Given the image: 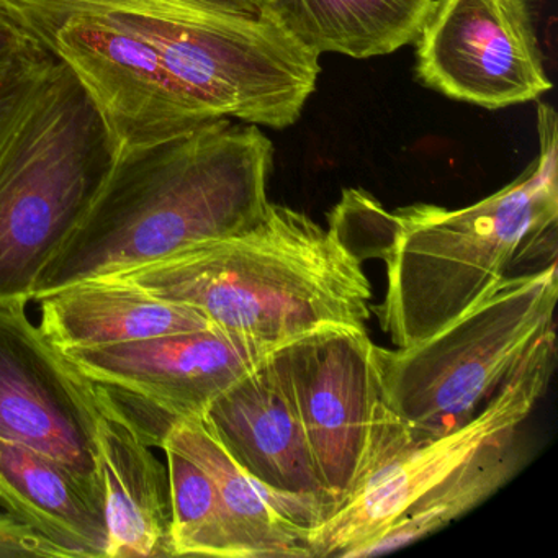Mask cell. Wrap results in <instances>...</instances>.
I'll list each match as a JSON object with an SVG mask.
<instances>
[{
    "instance_id": "6da1fadb",
    "label": "cell",
    "mask_w": 558,
    "mask_h": 558,
    "mask_svg": "<svg viewBox=\"0 0 558 558\" xmlns=\"http://www.w3.org/2000/svg\"><path fill=\"white\" fill-rule=\"evenodd\" d=\"M272 165L269 136L230 119L125 149L80 230L41 272L34 300L250 230L269 205Z\"/></svg>"
},
{
    "instance_id": "7a4b0ae2",
    "label": "cell",
    "mask_w": 558,
    "mask_h": 558,
    "mask_svg": "<svg viewBox=\"0 0 558 558\" xmlns=\"http://www.w3.org/2000/svg\"><path fill=\"white\" fill-rule=\"evenodd\" d=\"M272 352L325 326L365 329L372 289L335 227L269 202L250 230L117 274Z\"/></svg>"
},
{
    "instance_id": "3957f363",
    "label": "cell",
    "mask_w": 558,
    "mask_h": 558,
    "mask_svg": "<svg viewBox=\"0 0 558 558\" xmlns=\"http://www.w3.org/2000/svg\"><path fill=\"white\" fill-rule=\"evenodd\" d=\"M538 156L511 184L459 210L413 205L390 214L378 256L387 292L381 329L397 349L411 348L478 305L524 250L555 233L558 218V119L537 107Z\"/></svg>"
},
{
    "instance_id": "277c9868",
    "label": "cell",
    "mask_w": 558,
    "mask_h": 558,
    "mask_svg": "<svg viewBox=\"0 0 558 558\" xmlns=\"http://www.w3.org/2000/svg\"><path fill=\"white\" fill-rule=\"evenodd\" d=\"M119 155L99 107L57 58L0 153V302L34 300Z\"/></svg>"
},
{
    "instance_id": "5b68a950",
    "label": "cell",
    "mask_w": 558,
    "mask_h": 558,
    "mask_svg": "<svg viewBox=\"0 0 558 558\" xmlns=\"http://www.w3.org/2000/svg\"><path fill=\"white\" fill-rule=\"evenodd\" d=\"M106 15L155 54L202 123L289 129L322 73L319 57L272 19L231 11L220 0H116Z\"/></svg>"
},
{
    "instance_id": "8992f818",
    "label": "cell",
    "mask_w": 558,
    "mask_h": 558,
    "mask_svg": "<svg viewBox=\"0 0 558 558\" xmlns=\"http://www.w3.org/2000/svg\"><path fill=\"white\" fill-rule=\"evenodd\" d=\"M557 263L506 277L478 305L411 348H375L381 397L410 447L472 420L554 328Z\"/></svg>"
},
{
    "instance_id": "52a82bcc",
    "label": "cell",
    "mask_w": 558,
    "mask_h": 558,
    "mask_svg": "<svg viewBox=\"0 0 558 558\" xmlns=\"http://www.w3.org/2000/svg\"><path fill=\"white\" fill-rule=\"evenodd\" d=\"M375 348L365 329L332 325L267 355L299 416L335 512L378 466L410 447L407 429L381 397Z\"/></svg>"
},
{
    "instance_id": "ba28073f",
    "label": "cell",
    "mask_w": 558,
    "mask_h": 558,
    "mask_svg": "<svg viewBox=\"0 0 558 558\" xmlns=\"http://www.w3.org/2000/svg\"><path fill=\"white\" fill-rule=\"evenodd\" d=\"M557 336L548 329L498 393L463 426L421 440L378 466L361 492L310 534L312 558H349L475 453L519 433L550 384Z\"/></svg>"
},
{
    "instance_id": "9c48e42d",
    "label": "cell",
    "mask_w": 558,
    "mask_h": 558,
    "mask_svg": "<svg viewBox=\"0 0 558 558\" xmlns=\"http://www.w3.org/2000/svg\"><path fill=\"white\" fill-rule=\"evenodd\" d=\"M416 77L459 102L501 110L551 89L527 0H434Z\"/></svg>"
},
{
    "instance_id": "30bf717a",
    "label": "cell",
    "mask_w": 558,
    "mask_h": 558,
    "mask_svg": "<svg viewBox=\"0 0 558 558\" xmlns=\"http://www.w3.org/2000/svg\"><path fill=\"white\" fill-rule=\"evenodd\" d=\"M0 302V439L60 460L104 501L97 469V385L34 325Z\"/></svg>"
},
{
    "instance_id": "8fae6325",
    "label": "cell",
    "mask_w": 558,
    "mask_h": 558,
    "mask_svg": "<svg viewBox=\"0 0 558 558\" xmlns=\"http://www.w3.org/2000/svg\"><path fill=\"white\" fill-rule=\"evenodd\" d=\"M231 459L312 534L335 512L299 416L267 357L218 395L202 416Z\"/></svg>"
},
{
    "instance_id": "7c38bea8",
    "label": "cell",
    "mask_w": 558,
    "mask_h": 558,
    "mask_svg": "<svg viewBox=\"0 0 558 558\" xmlns=\"http://www.w3.org/2000/svg\"><path fill=\"white\" fill-rule=\"evenodd\" d=\"M63 352L94 384L135 395L178 420L204 416L218 395L270 354L215 326Z\"/></svg>"
},
{
    "instance_id": "4fadbf2b",
    "label": "cell",
    "mask_w": 558,
    "mask_h": 558,
    "mask_svg": "<svg viewBox=\"0 0 558 558\" xmlns=\"http://www.w3.org/2000/svg\"><path fill=\"white\" fill-rule=\"evenodd\" d=\"M97 385V469L109 529L107 558L174 557L171 493L151 444Z\"/></svg>"
},
{
    "instance_id": "5bb4252c",
    "label": "cell",
    "mask_w": 558,
    "mask_h": 558,
    "mask_svg": "<svg viewBox=\"0 0 558 558\" xmlns=\"http://www.w3.org/2000/svg\"><path fill=\"white\" fill-rule=\"evenodd\" d=\"M0 501L66 558H107L102 499L54 457L0 439Z\"/></svg>"
},
{
    "instance_id": "9a60e30c",
    "label": "cell",
    "mask_w": 558,
    "mask_h": 558,
    "mask_svg": "<svg viewBox=\"0 0 558 558\" xmlns=\"http://www.w3.org/2000/svg\"><path fill=\"white\" fill-rule=\"evenodd\" d=\"M41 302V331L61 351L97 349L210 328L189 306L166 302L117 277L71 283Z\"/></svg>"
},
{
    "instance_id": "2e32d148",
    "label": "cell",
    "mask_w": 558,
    "mask_h": 558,
    "mask_svg": "<svg viewBox=\"0 0 558 558\" xmlns=\"http://www.w3.org/2000/svg\"><path fill=\"white\" fill-rule=\"evenodd\" d=\"M162 444L191 457L214 480L240 558H312L308 532L231 459L202 417H182Z\"/></svg>"
},
{
    "instance_id": "e0dca14e",
    "label": "cell",
    "mask_w": 558,
    "mask_h": 558,
    "mask_svg": "<svg viewBox=\"0 0 558 558\" xmlns=\"http://www.w3.org/2000/svg\"><path fill=\"white\" fill-rule=\"evenodd\" d=\"M434 0H266L263 14L306 50L354 60L395 53L420 37Z\"/></svg>"
},
{
    "instance_id": "ac0fdd59",
    "label": "cell",
    "mask_w": 558,
    "mask_h": 558,
    "mask_svg": "<svg viewBox=\"0 0 558 558\" xmlns=\"http://www.w3.org/2000/svg\"><path fill=\"white\" fill-rule=\"evenodd\" d=\"M522 453L519 433L480 450L427 489L393 524L352 551L349 558L374 557L398 550L462 518L495 495L519 472Z\"/></svg>"
},
{
    "instance_id": "d6986e66",
    "label": "cell",
    "mask_w": 558,
    "mask_h": 558,
    "mask_svg": "<svg viewBox=\"0 0 558 558\" xmlns=\"http://www.w3.org/2000/svg\"><path fill=\"white\" fill-rule=\"evenodd\" d=\"M171 493V544L174 557L240 558L218 498L217 486L191 457L162 444Z\"/></svg>"
},
{
    "instance_id": "ffe728a7",
    "label": "cell",
    "mask_w": 558,
    "mask_h": 558,
    "mask_svg": "<svg viewBox=\"0 0 558 558\" xmlns=\"http://www.w3.org/2000/svg\"><path fill=\"white\" fill-rule=\"evenodd\" d=\"M54 61L53 54L0 80V153Z\"/></svg>"
},
{
    "instance_id": "44dd1931",
    "label": "cell",
    "mask_w": 558,
    "mask_h": 558,
    "mask_svg": "<svg viewBox=\"0 0 558 558\" xmlns=\"http://www.w3.org/2000/svg\"><path fill=\"white\" fill-rule=\"evenodd\" d=\"M12 9L0 0V80L51 57Z\"/></svg>"
},
{
    "instance_id": "7402d4cb",
    "label": "cell",
    "mask_w": 558,
    "mask_h": 558,
    "mask_svg": "<svg viewBox=\"0 0 558 558\" xmlns=\"http://www.w3.org/2000/svg\"><path fill=\"white\" fill-rule=\"evenodd\" d=\"M66 558L47 538L11 514H0V558Z\"/></svg>"
}]
</instances>
